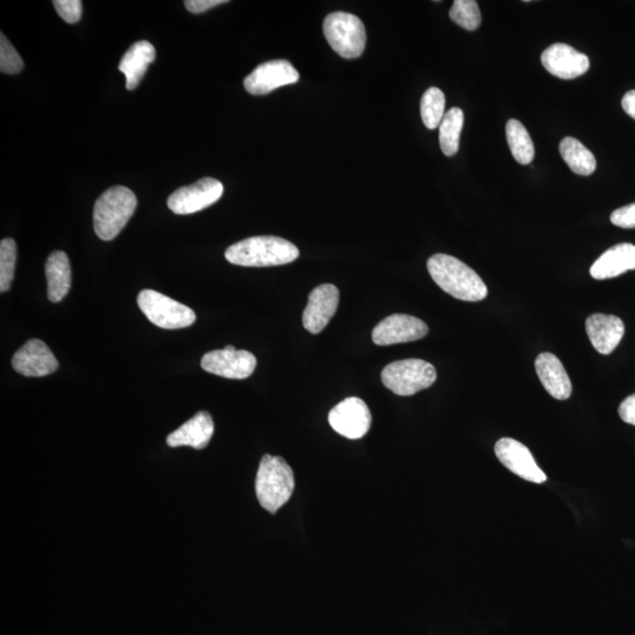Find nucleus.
Masks as SVG:
<instances>
[{
	"label": "nucleus",
	"mask_w": 635,
	"mask_h": 635,
	"mask_svg": "<svg viewBox=\"0 0 635 635\" xmlns=\"http://www.w3.org/2000/svg\"><path fill=\"white\" fill-rule=\"evenodd\" d=\"M139 309L153 325L165 330L185 329L196 323L195 311L177 300L153 290H144L137 299Z\"/></svg>",
	"instance_id": "obj_7"
},
{
	"label": "nucleus",
	"mask_w": 635,
	"mask_h": 635,
	"mask_svg": "<svg viewBox=\"0 0 635 635\" xmlns=\"http://www.w3.org/2000/svg\"><path fill=\"white\" fill-rule=\"evenodd\" d=\"M53 5L59 17L66 23L76 24L82 19L83 3L79 0H55Z\"/></svg>",
	"instance_id": "obj_30"
},
{
	"label": "nucleus",
	"mask_w": 635,
	"mask_h": 635,
	"mask_svg": "<svg viewBox=\"0 0 635 635\" xmlns=\"http://www.w3.org/2000/svg\"><path fill=\"white\" fill-rule=\"evenodd\" d=\"M294 491V474L282 457L265 454L260 461L256 493L264 510L276 513L290 500Z\"/></svg>",
	"instance_id": "obj_4"
},
{
	"label": "nucleus",
	"mask_w": 635,
	"mask_h": 635,
	"mask_svg": "<svg viewBox=\"0 0 635 635\" xmlns=\"http://www.w3.org/2000/svg\"><path fill=\"white\" fill-rule=\"evenodd\" d=\"M464 126V112L453 108L445 113L439 125V143L441 151L447 157L457 155L459 151L461 130Z\"/></svg>",
	"instance_id": "obj_24"
},
{
	"label": "nucleus",
	"mask_w": 635,
	"mask_h": 635,
	"mask_svg": "<svg viewBox=\"0 0 635 635\" xmlns=\"http://www.w3.org/2000/svg\"><path fill=\"white\" fill-rule=\"evenodd\" d=\"M339 305V290L331 284L316 287L309 297L303 314V324L306 331L319 334L331 322Z\"/></svg>",
	"instance_id": "obj_16"
},
{
	"label": "nucleus",
	"mask_w": 635,
	"mask_h": 635,
	"mask_svg": "<svg viewBox=\"0 0 635 635\" xmlns=\"http://www.w3.org/2000/svg\"><path fill=\"white\" fill-rule=\"evenodd\" d=\"M621 105H623V109L627 115L635 119V90L626 93Z\"/></svg>",
	"instance_id": "obj_34"
},
{
	"label": "nucleus",
	"mask_w": 635,
	"mask_h": 635,
	"mask_svg": "<svg viewBox=\"0 0 635 635\" xmlns=\"http://www.w3.org/2000/svg\"><path fill=\"white\" fill-rule=\"evenodd\" d=\"M536 370L541 384L553 398L566 400L571 397V379L558 357L548 352L539 354Z\"/></svg>",
	"instance_id": "obj_19"
},
{
	"label": "nucleus",
	"mask_w": 635,
	"mask_h": 635,
	"mask_svg": "<svg viewBox=\"0 0 635 635\" xmlns=\"http://www.w3.org/2000/svg\"><path fill=\"white\" fill-rule=\"evenodd\" d=\"M223 193V184L215 178L207 177L173 192L167 199V206L176 215H192L217 203Z\"/></svg>",
	"instance_id": "obj_8"
},
{
	"label": "nucleus",
	"mask_w": 635,
	"mask_h": 635,
	"mask_svg": "<svg viewBox=\"0 0 635 635\" xmlns=\"http://www.w3.org/2000/svg\"><path fill=\"white\" fill-rule=\"evenodd\" d=\"M227 3L226 0H186L185 8L192 13H203L207 10L217 8V6Z\"/></svg>",
	"instance_id": "obj_32"
},
{
	"label": "nucleus",
	"mask_w": 635,
	"mask_h": 635,
	"mask_svg": "<svg viewBox=\"0 0 635 635\" xmlns=\"http://www.w3.org/2000/svg\"><path fill=\"white\" fill-rule=\"evenodd\" d=\"M427 333L429 326L423 320L407 314H392L374 327L372 340L378 346H390L416 342Z\"/></svg>",
	"instance_id": "obj_11"
},
{
	"label": "nucleus",
	"mask_w": 635,
	"mask_h": 635,
	"mask_svg": "<svg viewBox=\"0 0 635 635\" xmlns=\"http://www.w3.org/2000/svg\"><path fill=\"white\" fill-rule=\"evenodd\" d=\"M454 23L467 31H476L481 24L479 5L476 0H456L450 11Z\"/></svg>",
	"instance_id": "obj_28"
},
{
	"label": "nucleus",
	"mask_w": 635,
	"mask_h": 635,
	"mask_svg": "<svg viewBox=\"0 0 635 635\" xmlns=\"http://www.w3.org/2000/svg\"><path fill=\"white\" fill-rule=\"evenodd\" d=\"M24 68L22 57L5 37L4 33L0 36V71L6 75H17Z\"/></svg>",
	"instance_id": "obj_29"
},
{
	"label": "nucleus",
	"mask_w": 635,
	"mask_h": 635,
	"mask_svg": "<svg viewBox=\"0 0 635 635\" xmlns=\"http://www.w3.org/2000/svg\"><path fill=\"white\" fill-rule=\"evenodd\" d=\"M427 270L441 290L464 302H480L489 294L477 272L449 254H434L427 262Z\"/></svg>",
	"instance_id": "obj_1"
},
{
	"label": "nucleus",
	"mask_w": 635,
	"mask_h": 635,
	"mask_svg": "<svg viewBox=\"0 0 635 635\" xmlns=\"http://www.w3.org/2000/svg\"><path fill=\"white\" fill-rule=\"evenodd\" d=\"M544 68L560 79H576L590 69V59L584 53L563 43L553 44L541 55Z\"/></svg>",
	"instance_id": "obj_15"
},
{
	"label": "nucleus",
	"mask_w": 635,
	"mask_h": 635,
	"mask_svg": "<svg viewBox=\"0 0 635 635\" xmlns=\"http://www.w3.org/2000/svg\"><path fill=\"white\" fill-rule=\"evenodd\" d=\"M45 276L48 279V298L59 303L68 296L71 289V265L68 254L63 251L52 252L46 260Z\"/></svg>",
	"instance_id": "obj_22"
},
{
	"label": "nucleus",
	"mask_w": 635,
	"mask_h": 635,
	"mask_svg": "<svg viewBox=\"0 0 635 635\" xmlns=\"http://www.w3.org/2000/svg\"><path fill=\"white\" fill-rule=\"evenodd\" d=\"M12 367L24 377H45L56 372L59 363L42 340L30 339L13 356Z\"/></svg>",
	"instance_id": "obj_14"
},
{
	"label": "nucleus",
	"mask_w": 635,
	"mask_h": 635,
	"mask_svg": "<svg viewBox=\"0 0 635 635\" xmlns=\"http://www.w3.org/2000/svg\"><path fill=\"white\" fill-rule=\"evenodd\" d=\"M298 247L289 240L259 236L242 240L225 251L227 262L245 267H269L293 263L299 258Z\"/></svg>",
	"instance_id": "obj_2"
},
{
	"label": "nucleus",
	"mask_w": 635,
	"mask_h": 635,
	"mask_svg": "<svg viewBox=\"0 0 635 635\" xmlns=\"http://www.w3.org/2000/svg\"><path fill=\"white\" fill-rule=\"evenodd\" d=\"M611 222L621 229H635V203L614 211L611 215Z\"/></svg>",
	"instance_id": "obj_31"
},
{
	"label": "nucleus",
	"mask_w": 635,
	"mask_h": 635,
	"mask_svg": "<svg viewBox=\"0 0 635 635\" xmlns=\"http://www.w3.org/2000/svg\"><path fill=\"white\" fill-rule=\"evenodd\" d=\"M494 452L500 463L516 476L534 484H543L547 480L546 474L540 469L530 450L518 440L500 439L494 446Z\"/></svg>",
	"instance_id": "obj_13"
},
{
	"label": "nucleus",
	"mask_w": 635,
	"mask_h": 635,
	"mask_svg": "<svg viewBox=\"0 0 635 635\" xmlns=\"http://www.w3.org/2000/svg\"><path fill=\"white\" fill-rule=\"evenodd\" d=\"M203 370L227 379H246L252 376L257 358L249 351L236 350L232 345L224 350L206 353L202 359Z\"/></svg>",
	"instance_id": "obj_10"
},
{
	"label": "nucleus",
	"mask_w": 635,
	"mask_h": 635,
	"mask_svg": "<svg viewBox=\"0 0 635 635\" xmlns=\"http://www.w3.org/2000/svg\"><path fill=\"white\" fill-rule=\"evenodd\" d=\"M586 332L594 349L600 354H611L624 337L625 325L616 316L597 313L586 320Z\"/></svg>",
	"instance_id": "obj_17"
},
{
	"label": "nucleus",
	"mask_w": 635,
	"mask_h": 635,
	"mask_svg": "<svg viewBox=\"0 0 635 635\" xmlns=\"http://www.w3.org/2000/svg\"><path fill=\"white\" fill-rule=\"evenodd\" d=\"M381 380L387 389L398 396H413L434 384L437 380V370L425 360H399L385 367L381 372Z\"/></svg>",
	"instance_id": "obj_5"
},
{
	"label": "nucleus",
	"mask_w": 635,
	"mask_h": 635,
	"mask_svg": "<svg viewBox=\"0 0 635 635\" xmlns=\"http://www.w3.org/2000/svg\"><path fill=\"white\" fill-rule=\"evenodd\" d=\"M619 416L627 424L635 426V394L626 398L619 406Z\"/></svg>",
	"instance_id": "obj_33"
},
{
	"label": "nucleus",
	"mask_w": 635,
	"mask_h": 635,
	"mask_svg": "<svg viewBox=\"0 0 635 635\" xmlns=\"http://www.w3.org/2000/svg\"><path fill=\"white\" fill-rule=\"evenodd\" d=\"M215 433V423L209 412L200 411L195 417L172 432L166 439L170 447L191 446L196 450H204Z\"/></svg>",
	"instance_id": "obj_18"
},
{
	"label": "nucleus",
	"mask_w": 635,
	"mask_h": 635,
	"mask_svg": "<svg viewBox=\"0 0 635 635\" xmlns=\"http://www.w3.org/2000/svg\"><path fill=\"white\" fill-rule=\"evenodd\" d=\"M445 95L438 88H430L424 93L420 103L421 118L427 129L434 130L439 127L445 116Z\"/></svg>",
	"instance_id": "obj_26"
},
{
	"label": "nucleus",
	"mask_w": 635,
	"mask_h": 635,
	"mask_svg": "<svg viewBox=\"0 0 635 635\" xmlns=\"http://www.w3.org/2000/svg\"><path fill=\"white\" fill-rule=\"evenodd\" d=\"M324 35L333 51L345 59L363 55L366 30L362 19L346 12L330 13L324 20Z\"/></svg>",
	"instance_id": "obj_6"
},
{
	"label": "nucleus",
	"mask_w": 635,
	"mask_h": 635,
	"mask_svg": "<svg viewBox=\"0 0 635 635\" xmlns=\"http://www.w3.org/2000/svg\"><path fill=\"white\" fill-rule=\"evenodd\" d=\"M137 197L125 186H113L97 199L93 209L96 235L110 242L124 229L137 209Z\"/></svg>",
	"instance_id": "obj_3"
},
{
	"label": "nucleus",
	"mask_w": 635,
	"mask_h": 635,
	"mask_svg": "<svg viewBox=\"0 0 635 635\" xmlns=\"http://www.w3.org/2000/svg\"><path fill=\"white\" fill-rule=\"evenodd\" d=\"M506 137L513 158L521 165L531 164L534 158V145L526 127L517 119L508 120Z\"/></svg>",
	"instance_id": "obj_25"
},
{
	"label": "nucleus",
	"mask_w": 635,
	"mask_h": 635,
	"mask_svg": "<svg viewBox=\"0 0 635 635\" xmlns=\"http://www.w3.org/2000/svg\"><path fill=\"white\" fill-rule=\"evenodd\" d=\"M155 59V46L146 40H140L125 52L119 63V71L125 75L127 90L132 91L137 88Z\"/></svg>",
	"instance_id": "obj_21"
},
{
	"label": "nucleus",
	"mask_w": 635,
	"mask_h": 635,
	"mask_svg": "<svg viewBox=\"0 0 635 635\" xmlns=\"http://www.w3.org/2000/svg\"><path fill=\"white\" fill-rule=\"evenodd\" d=\"M635 270V245L624 243L611 247L591 267L594 279L616 278L627 271Z\"/></svg>",
	"instance_id": "obj_20"
},
{
	"label": "nucleus",
	"mask_w": 635,
	"mask_h": 635,
	"mask_svg": "<svg viewBox=\"0 0 635 635\" xmlns=\"http://www.w3.org/2000/svg\"><path fill=\"white\" fill-rule=\"evenodd\" d=\"M17 262V244L15 240L6 238L0 243V292L10 290Z\"/></svg>",
	"instance_id": "obj_27"
},
{
	"label": "nucleus",
	"mask_w": 635,
	"mask_h": 635,
	"mask_svg": "<svg viewBox=\"0 0 635 635\" xmlns=\"http://www.w3.org/2000/svg\"><path fill=\"white\" fill-rule=\"evenodd\" d=\"M329 423L334 431L347 439H360L371 429L372 416L365 401L351 397L333 407Z\"/></svg>",
	"instance_id": "obj_9"
},
{
	"label": "nucleus",
	"mask_w": 635,
	"mask_h": 635,
	"mask_svg": "<svg viewBox=\"0 0 635 635\" xmlns=\"http://www.w3.org/2000/svg\"><path fill=\"white\" fill-rule=\"evenodd\" d=\"M299 72L287 60H271L260 64L244 80V88L253 96H264L282 86L299 82Z\"/></svg>",
	"instance_id": "obj_12"
},
{
	"label": "nucleus",
	"mask_w": 635,
	"mask_h": 635,
	"mask_svg": "<svg viewBox=\"0 0 635 635\" xmlns=\"http://www.w3.org/2000/svg\"><path fill=\"white\" fill-rule=\"evenodd\" d=\"M559 151L570 169L579 176H591L597 169V160L578 139L566 137L561 140Z\"/></svg>",
	"instance_id": "obj_23"
}]
</instances>
